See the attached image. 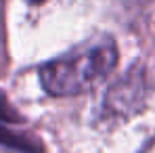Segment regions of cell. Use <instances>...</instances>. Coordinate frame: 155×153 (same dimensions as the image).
I'll list each match as a JSON object with an SVG mask.
<instances>
[{"instance_id":"1","label":"cell","mask_w":155,"mask_h":153,"mask_svg":"<svg viewBox=\"0 0 155 153\" xmlns=\"http://www.w3.org/2000/svg\"><path fill=\"white\" fill-rule=\"evenodd\" d=\"M117 65V46L103 36L80 44L40 69L42 88L52 97H71L101 84Z\"/></svg>"},{"instance_id":"2","label":"cell","mask_w":155,"mask_h":153,"mask_svg":"<svg viewBox=\"0 0 155 153\" xmlns=\"http://www.w3.org/2000/svg\"><path fill=\"white\" fill-rule=\"evenodd\" d=\"M147 97V84L145 74L138 69H130L120 82H115L105 99V115L109 118H122L136 111V105L145 101Z\"/></svg>"},{"instance_id":"3","label":"cell","mask_w":155,"mask_h":153,"mask_svg":"<svg viewBox=\"0 0 155 153\" xmlns=\"http://www.w3.org/2000/svg\"><path fill=\"white\" fill-rule=\"evenodd\" d=\"M27 2H31V4H40V2H44V0H27Z\"/></svg>"}]
</instances>
